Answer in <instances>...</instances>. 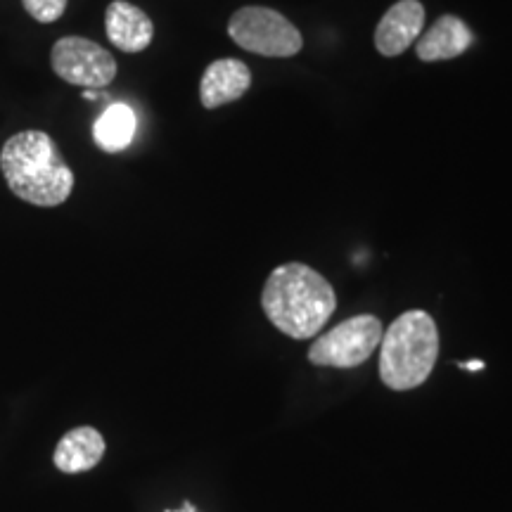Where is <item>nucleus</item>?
Masks as SVG:
<instances>
[{
  "label": "nucleus",
  "instance_id": "obj_1",
  "mask_svg": "<svg viewBox=\"0 0 512 512\" xmlns=\"http://www.w3.org/2000/svg\"><path fill=\"white\" fill-rule=\"evenodd\" d=\"M261 306L268 320L292 339H311L325 328L337 309L328 278L316 268L290 261L268 275Z\"/></svg>",
  "mask_w": 512,
  "mask_h": 512
},
{
  "label": "nucleus",
  "instance_id": "obj_2",
  "mask_svg": "<svg viewBox=\"0 0 512 512\" xmlns=\"http://www.w3.org/2000/svg\"><path fill=\"white\" fill-rule=\"evenodd\" d=\"M0 171L19 200L34 207H60L74 190V171L43 131H22L8 138L0 150Z\"/></svg>",
  "mask_w": 512,
  "mask_h": 512
},
{
  "label": "nucleus",
  "instance_id": "obj_3",
  "mask_svg": "<svg viewBox=\"0 0 512 512\" xmlns=\"http://www.w3.org/2000/svg\"><path fill=\"white\" fill-rule=\"evenodd\" d=\"M380 377L394 392L420 387L439 358V330L427 311L401 313L380 342Z\"/></svg>",
  "mask_w": 512,
  "mask_h": 512
},
{
  "label": "nucleus",
  "instance_id": "obj_4",
  "mask_svg": "<svg viewBox=\"0 0 512 512\" xmlns=\"http://www.w3.org/2000/svg\"><path fill=\"white\" fill-rule=\"evenodd\" d=\"M228 36L242 50L261 57H292L304 48V36L278 10L249 5L233 12L228 22Z\"/></svg>",
  "mask_w": 512,
  "mask_h": 512
},
{
  "label": "nucleus",
  "instance_id": "obj_5",
  "mask_svg": "<svg viewBox=\"0 0 512 512\" xmlns=\"http://www.w3.org/2000/svg\"><path fill=\"white\" fill-rule=\"evenodd\" d=\"M380 318L361 313L320 335L309 349V361L323 368H356L366 363L382 342Z\"/></svg>",
  "mask_w": 512,
  "mask_h": 512
},
{
  "label": "nucleus",
  "instance_id": "obj_6",
  "mask_svg": "<svg viewBox=\"0 0 512 512\" xmlns=\"http://www.w3.org/2000/svg\"><path fill=\"white\" fill-rule=\"evenodd\" d=\"M53 72L62 81L83 88H105L117 76V60L110 50L83 36H64L50 53Z\"/></svg>",
  "mask_w": 512,
  "mask_h": 512
},
{
  "label": "nucleus",
  "instance_id": "obj_7",
  "mask_svg": "<svg viewBox=\"0 0 512 512\" xmlns=\"http://www.w3.org/2000/svg\"><path fill=\"white\" fill-rule=\"evenodd\" d=\"M425 27V5L420 0H399L384 12L375 29V48L384 57H399L418 41Z\"/></svg>",
  "mask_w": 512,
  "mask_h": 512
},
{
  "label": "nucleus",
  "instance_id": "obj_8",
  "mask_svg": "<svg viewBox=\"0 0 512 512\" xmlns=\"http://www.w3.org/2000/svg\"><path fill=\"white\" fill-rule=\"evenodd\" d=\"M107 38L121 53H143L155 38V24L138 5L128 0H114L105 12Z\"/></svg>",
  "mask_w": 512,
  "mask_h": 512
},
{
  "label": "nucleus",
  "instance_id": "obj_9",
  "mask_svg": "<svg viewBox=\"0 0 512 512\" xmlns=\"http://www.w3.org/2000/svg\"><path fill=\"white\" fill-rule=\"evenodd\" d=\"M249 86H252V72H249L247 64L226 57V60L211 62L204 69L200 100L207 110H216V107L240 100L249 91Z\"/></svg>",
  "mask_w": 512,
  "mask_h": 512
},
{
  "label": "nucleus",
  "instance_id": "obj_10",
  "mask_svg": "<svg viewBox=\"0 0 512 512\" xmlns=\"http://www.w3.org/2000/svg\"><path fill=\"white\" fill-rule=\"evenodd\" d=\"M475 43V34L463 19L456 15H444L432 24L430 31L420 34L415 41V55L422 62H444L460 57Z\"/></svg>",
  "mask_w": 512,
  "mask_h": 512
},
{
  "label": "nucleus",
  "instance_id": "obj_11",
  "mask_svg": "<svg viewBox=\"0 0 512 512\" xmlns=\"http://www.w3.org/2000/svg\"><path fill=\"white\" fill-rule=\"evenodd\" d=\"M105 456V439L95 427H76L67 432L57 444L53 463L64 475H79L93 470Z\"/></svg>",
  "mask_w": 512,
  "mask_h": 512
},
{
  "label": "nucleus",
  "instance_id": "obj_12",
  "mask_svg": "<svg viewBox=\"0 0 512 512\" xmlns=\"http://www.w3.org/2000/svg\"><path fill=\"white\" fill-rule=\"evenodd\" d=\"M136 136V112L124 102H114L95 121L93 138L105 152H121Z\"/></svg>",
  "mask_w": 512,
  "mask_h": 512
},
{
  "label": "nucleus",
  "instance_id": "obj_13",
  "mask_svg": "<svg viewBox=\"0 0 512 512\" xmlns=\"http://www.w3.org/2000/svg\"><path fill=\"white\" fill-rule=\"evenodd\" d=\"M22 5L41 24L57 22L67 10V0H22Z\"/></svg>",
  "mask_w": 512,
  "mask_h": 512
},
{
  "label": "nucleus",
  "instance_id": "obj_14",
  "mask_svg": "<svg viewBox=\"0 0 512 512\" xmlns=\"http://www.w3.org/2000/svg\"><path fill=\"white\" fill-rule=\"evenodd\" d=\"M460 368H465V370H482V368H484V361H470V363H460Z\"/></svg>",
  "mask_w": 512,
  "mask_h": 512
},
{
  "label": "nucleus",
  "instance_id": "obj_15",
  "mask_svg": "<svg viewBox=\"0 0 512 512\" xmlns=\"http://www.w3.org/2000/svg\"><path fill=\"white\" fill-rule=\"evenodd\" d=\"M83 98H86V100H98V93H95V88H86Z\"/></svg>",
  "mask_w": 512,
  "mask_h": 512
},
{
  "label": "nucleus",
  "instance_id": "obj_16",
  "mask_svg": "<svg viewBox=\"0 0 512 512\" xmlns=\"http://www.w3.org/2000/svg\"><path fill=\"white\" fill-rule=\"evenodd\" d=\"M166 512H197V510L192 508L190 503H185V505H183V510H166Z\"/></svg>",
  "mask_w": 512,
  "mask_h": 512
}]
</instances>
